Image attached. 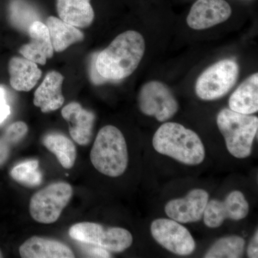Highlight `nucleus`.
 Listing matches in <instances>:
<instances>
[{"label": "nucleus", "instance_id": "nucleus-1", "mask_svg": "<svg viewBox=\"0 0 258 258\" xmlns=\"http://www.w3.org/2000/svg\"><path fill=\"white\" fill-rule=\"evenodd\" d=\"M143 36L135 30L118 35L94 61L101 77L108 81H120L128 77L138 68L145 52Z\"/></svg>", "mask_w": 258, "mask_h": 258}, {"label": "nucleus", "instance_id": "nucleus-2", "mask_svg": "<svg viewBox=\"0 0 258 258\" xmlns=\"http://www.w3.org/2000/svg\"><path fill=\"white\" fill-rule=\"evenodd\" d=\"M152 144L159 154L186 165H198L205 159V147L198 134L180 123L166 122L161 125L154 134Z\"/></svg>", "mask_w": 258, "mask_h": 258}, {"label": "nucleus", "instance_id": "nucleus-3", "mask_svg": "<svg viewBox=\"0 0 258 258\" xmlns=\"http://www.w3.org/2000/svg\"><path fill=\"white\" fill-rule=\"evenodd\" d=\"M91 163L103 175L118 177L123 174L128 164V153L124 136L119 129L108 125L99 131L91 154Z\"/></svg>", "mask_w": 258, "mask_h": 258}, {"label": "nucleus", "instance_id": "nucleus-4", "mask_svg": "<svg viewBox=\"0 0 258 258\" xmlns=\"http://www.w3.org/2000/svg\"><path fill=\"white\" fill-rule=\"evenodd\" d=\"M217 124L225 140L226 147L233 157H248L257 133L258 118L223 108L217 116Z\"/></svg>", "mask_w": 258, "mask_h": 258}, {"label": "nucleus", "instance_id": "nucleus-5", "mask_svg": "<svg viewBox=\"0 0 258 258\" xmlns=\"http://www.w3.org/2000/svg\"><path fill=\"white\" fill-rule=\"evenodd\" d=\"M74 194L72 186L60 181L52 183L32 195L29 212L35 221L42 224L54 223L69 205Z\"/></svg>", "mask_w": 258, "mask_h": 258}, {"label": "nucleus", "instance_id": "nucleus-6", "mask_svg": "<svg viewBox=\"0 0 258 258\" xmlns=\"http://www.w3.org/2000/svg\"><path fill=\"white\" fill-rule=\"evenodd\" d=\"M69 235L82 243L96 245L109 252H122L133 243V236L121 227H103L95 222H82L69 229Z\"/></svg>", "mask_w": 258, "mask_h": 258}, {"label": "nucleus", "instance_id": "nucleus-7", "mask_svg": "<svg viewBox=\"0 0 258 258\" xmlns=\"http://www.w3.org/2000/svg\"><path fill=\"white\" fill-rule=\"evenodd\" d=\"M240 69L232 59L218 61L200 75L195 91L204 101H214L225 96L238 79Z\"/></svg>", "mask_w": 258, "mask_h": 258}, {"label": "nucleus", "instance_id": "nucleus-8", "mask_svg": "<svg viewBox=\"0 0 258 258\" xmlns=\"http://www.w3.org/2000/svg\"><path fill=\"white\" fill-rule=\"evenodd\" d=\"M139 107L144 115L159 122L170 119L177 113L179 103L169 88L160 81L145 83L139 92Z\"/></svg>", "mask_w": 258, "mask_h": 258}, {"label": "nucleus", "instance_id": "nucleus-9", "mask_svg": "<svg viewBox=\"0 0 258 258\" xmlns=\"http://www.w3.org/2000/svg\"><path fill=\"white\" fill-rule=\"evenodd\" d=\"M154 240L164 248L178 255H189L195 249V242L189 230L171 219H157L151 225Z\"/></svg>", "mask_w": 258, "mask_h": 258}, {"label": "nucleus", "instance_id": "nucleus-10", "mask_svg": "<svg viewBox=\"0 0 258 258\" xmlns=\"http://www.w3.org/2000/svg\"><path fill=\"white\" fill-rule=\"evenodd\" d=\"M249 213V204L240 191H231L224 201L212 200L204 212V222L210 228L220 227L227 219L240 220Z\"/></svg>", "mask_w": 258, "mask_h": 258}, {"label": "nucleus", "instance_id": "nucleus-11", "mask_svg": "<svg viewBox=\"0 0 258 258\" xmlns=\"http://www.w3.org/2000/svg\"><path fill=\"white\" fill-rule=\"evenodd\" d=\"M209 202L208 191L202 189L191 190L184 198L171 200L164 211L171 220L179 223L200 221Z\"/></svg>", "mask_w": 258, "mask_h": 258}, {"label": "nucleus", "instance_id": "nucleus-12", "mask_svg": "<svg viewBox=\"0 0 258 258\" xmlns=\"http://www.w3.org/2000/svg\"><path fill=\"white\" fill-rule=\"evenodd\" d=\"M232 14L225 0H198L191 7L186 23L191 29L205 30L224 23Z\"/></svg>", "mask_w": 258, "mask_h": 258}, {"label": "nucleus", "instance_id": "nucleus-13", "mask_svg": "<svg viewBox=\"0 0 258 258\" xmlns=\"http://www.w3.org/2000/svg\"><path fill=\"white\" fill-rule=\"evenodd\" d=\"M61 114L69 123L73 140L79 145H88L93 137L96 120L94 113L83 108L77 102H71L62 108Z\"/></svg>", "mask_w": 258, "mask_h": 258}, {"label": "nucleus", "instance_id": "nucleus-14", "mask_svg": "<svg viewBox=\"0 0 258 258\" xmlns=\"http://www.w3.org/2000/svg\"><path fill=\"white\" fill-rule=\"evenodd\" d=\"M28 32L30 42L20 47V54L36 64L44 66L47 59L52 58L54 55L48 28L42 22L35 21L30 25Z\"/></svg>", "mask_w": 258, "mask_h": 258}, {"label": "nucleus", "instance_id": "nucleus-15", "mask_svg": "<svg viewBox=\"0 0 258 258\" xmlns=\"http://www.w3.org/2000/svg\"><path fill=\"white\" fill-rule=\"evenodd\" d=\"M64 78L57 71L46 75L34 95L33 103L42 113H49L59 109L63 105L64 98L62 93Z\"/></svg>", "mask_w": 258, "mask_h": 258}, {"label": "nucleus", "instance_id": "nucleus-16", "mask_svg": "<svg viewBox=\"0 0 258 258\" xmlns=\"http://www.w3.org/2000/svg\"><path fill=\"white\" fill-rule=\"evenodd\" d=\"M23 258H74V252L60 241L33 236L19 248Z\"/></svg>", "mask_w": 258, "mask_h": 258}, {"label": "nucleus", "instance_id": "nucleus-17", "mask_svg": "<svg viewBox=\"0 0 258 258\" xmlns=\"http://www.w3.org/2000/svg\"><path fill=\"white\" fill-rule=\"evenodd\" d=\"M10 82L18 91H31L41 79V70L37 64L25 57H14L10 60Z\"/></svg>", "mask_w": 258, "mask_h": 258}, {"label": "nucleus", "instance_id": "nucleus-18", "mask_svg": "<svg viewBox=\"0 0 258 258\" xmlns=\"http://www.w3.org/2000/svg\"><path fill=\"white\" fill-rule=\"evenodd\" d=\"M57 11L61 20L76 28H88L94 20L90 0H57Z\"/></svg>", "mask_w": 258, "mask_h": 258}, {"label": "nucleus", "instance_id": "nucleus-19", "mask_svg": "<svg viewBox=\"0 0 258 258\" xmlns=\"http://www.w3.org/2000/svg\"><path fill=\"white\" fill-rule=\"evenodd\" d=\"M232 111L242 114L251 115L258 111V74L247 78L232 93L229 99Z\"/></svg>", "mask_w": 258, "mask_h": 258}, {"label": "nucleus", "instance_id": "nucleus-20", "mask_svg": "<svg viewBox=\"0 0 258 258\" xmlns=\"http://www.w3.org/2000/svg\"><path fill=\"white\" fill-rule=\"evenodd\" d=\"M45 25L48 28L51 42L55 52H62L73 44L83 41L84 39L83 32L60 18L50 16Z\"/></svg>", "mask_w": 258, "mask_h": 258}, {"label": "nucleus", "instance_id": "nucleus-21", "mask_svg": "<svg viewBox=\"0 0 258 258\" xmlns=\"http://www.w3.org/2000/svg\"><path fill=\"white\" fill-rule=\"evenodd\" d=\"M42 143L49 152L53 154L64 169L74 167L77 157V149L74 142L66 136L59 133L47 134Z\"/></svg>", "mask_w": 258, "mask_h": 258}, {"label": "nucleus", "instance_id": "nucleus-22", "mask_svg": "<svg viewBox=\"0 0 258 258\" xmlns=\"http://www.w3.org/2000/svg\"><path fill=\"white\" fill-rule=\"evenodd\" d=\"M10 23L15 28L28 32L34 22L40 21L36 8L25 0H12L9 6Z\"/></svg>", "mask_w": 258, "mask_h": 258}, {"label": "nucleus", "instance_id": "nucleus-23", "mask_svg": "<svg viewBox=\"0 0 258 258\" xmlns=\"http://www.w3.org/2000/svg\"><path fill=\"white\" fill-rule=\"evenodd\" d=\"M245 241L237 235L227 236L219 239L207 253L205 258H238L243 254Z\"/></svg>", "mask_w": 258, "mask_h": 258}, {"label": "nucleus", "instance_id": "nucleus-24", "mask_svg": "<svg viewBox=\"0 0 258 258\" xmlns=\"http://www.w3.org/2000/svg\"><path fill=\"white\" fill-rule=\"evenodd\" d=\"M10 176L17 182L28 187L41 184L42 174L39 169V161L33 159L17 164L10 171Z\"/></svg>", "mask_w": 258, "mask_h": 258}, {"label": "nucleus", "instance_id": "nucleus-25", "mask_svg": "<svg viewBox=\"0 0 258 258\" xmlns=\"http://www.w3.org/2000/svg\"><path fill=\"white\" fill-rule=\"evenodd\" d=\"M28 132V126L25 122L17 121L7 128L3 137L8 139L13 145L16 146L26 137Z\"/></svg>", "mask_w": 258, "mask_h": 258}, {"label": "nucleus", "instance_id": "nucleus-26", "mask_svg": "<svg viewBox=\"0 0 258 258\" xmlns=\"http://www.w3.org/2000/svg\"><path fill=\"white\" fill-rule=\"evenodd\" d=\"M13 147L14 145L8 139L3 136L0 137V166H3L8 160Z\"/></svg>", "mask_w": 258, "mask_h": 258}, {"label": "nucleus", "instance_id": "nucleus-27", "mask_svg": "<svg viewBox=\"0 0 258 258\" xmlns=\"http://www.w3.org/2000/svg\"><path fill=\"white\" fill-rule=\"evenodd\" d=\"M10 113V107L6 99V92L5 88L0 86V123L9 116Z\"/></svg>", "mask_w": 258, "mask_h": 258}, {"label": "nucleus", "instance_id": "nucleus-28", "mask_svg": "<svg viewBox=\"0 0 258 258\" xmlns=\"http://www.w3.org/2000/svg\"><path fill=\"white\" fill-rule=\"evenodd\" d=\"M247 256L250 258L258 257V232L256 230L253 237L251 239L248 247H247Z\"/></svg>", "mask_w": 258, "mask_h": 258}, {"label": "nucleus", "instance_id": "nucleus-29", "mask_svg": "<svg viewBox=\"0 0 258 258\" xmlns=\"http://www.w3.org/2000/svg\"><path fill=\"white\" fill-rule=\"evenodd\" d=\"M3 257V252H2L1 249H0V258Z\"/></svg>", "mask_w": 258, "mask_h": 258}]
</instances>
